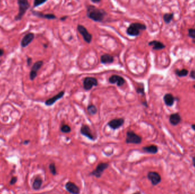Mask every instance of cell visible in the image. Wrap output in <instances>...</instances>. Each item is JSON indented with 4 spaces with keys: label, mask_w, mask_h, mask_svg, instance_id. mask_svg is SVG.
<instances>
[{
    "label": "cell",
    "mask_w": 195,
    "mask_h": 194,
    "mask_svg": "<svg viewBox=\"0 0 195 194\" xmlns=\"http://www.w3.org/2000/svg\"><path fill=\"white\" fill-rule=\"evenodd\" d=\"M163 100L166 106H174L176 99L172 94L167 93L164 96Z\"/></svg>",
    "instance_id": "cell-16"
},
{
    "label": "cell",
    "mask_w": 195,
    "mask_h": 194,
    "mask_svg": "<svg viewBox=\"0 0 195 194\" xmlns=\"http://www.w3.org/2000/svg\"><path fill=\"white\" fill-rule=\"evenodd\" d=\"M147 177L153 186H156L161 182V176L159 174L156 172L151 171L148 173Z\"/></svg>",
    "instance_id": "cell-9"
},
{
    "label": "cell",
    "mask_w": 195,
    "mask_h": 194,
    "mask_svg": "<svg viewBox=\"0 0 195 194\" xmlns=\"http://www.w3.org/2000/svg\"><path fill=\"white\" fill-rule=\"evenodd\" d=\"M33 14L37 17L42 18H45L47 19H57V17L53 14H43L42 13L33 11Z\"/></svg>",
    "instance_id": "cell-17"
},
{
    "label": "cell",
    "mask_w": 195,
    "mask_h": 194,
    "mask_svg": "<svg viewBox=\"0 0 195 194\" xmlns=\"http://www.w3.org/2000/svg\"><path fill=\"white\" fill-rule=\"evenodd\" d=\"M143 150L148 153L156 154L158 152V148L156 145H150L148 146H145L143 148Z\"/></svg>",
    "instance_id": "cell-21"
},
{
    "label": "cell",
    "mask_w": 195,
    "mask_h": 194,
    "mask_svg": "<svg viewBox=\"0 0 195 194\" xmlns=\"http://www.w3.org/2000/svg\"><path fill=\"white\" fill-rule=\"evenodd\" d=\"M37 76V72H34L33 71H30V79L31 80H34L36 77Z\"/></svg>",
    "instance_id": "cell-31"
},
{
    "label": "cell",
    "mask_w": 195,
    "mask_h": 194,
    "mask_svg": "<svg viewBox=\"0 0 195 194\" xmlns=\"http://www.w3.org/2000/svg\"><path fill=\"white\" fill-rule=\"evenodd\" d=\"M124 123V120L122 118L115 119L108 123V125L113 130H116L121 127Z\"/></svg>",
    "instance_id": "cell-10"
},
{
    "label": "cell",
    "mask_w": 195,
    "mask_h": 194,
    "mask_svg": "<svg viewBox=\"0 0 195 194\" xmlns=\"http://www.w3.org/2000/svg\"><path fill=\"white\" fill-rule=\"evenodd\" d=\"M136 92L139 93V94H141L142 95H145V92H144V87H139L137 89H136Z\"/></svg>",
    "instance_id": "cell-30"
},
{
    "label": "cell",
    "mask_w": 195,
    "mask_h": 194,
    "mask_svg": "<svg viewBox=\"0 0 195 194\" xmlns=\"http://www.w3.org/2000/svg\"><path fill=\"white\" fill-rule=\"evenodd\" d=\"M142 137L136 134L134 131H129L127 132V137L126 139V142L127 144H139L142 142Z\"/></svg>",
    "instance_id": "cell-4"
},
{
    "label": "cell",
    "mask_w": 195,
    "mask_h": 194,
    "mask_svg": "<svg viewBox=\"0 0 195 194\" xmlns=\"http://www.w3.org/2000/svg\"><path fill=\"white\" fill-rule=\"evenodd\" d=\"M181 118L179 113H175L171 114L170 117V123L176 126L181 122Z\"/></svg>",
    "instance_id": "cell-15"
},
{
    "label": "cell",
    "mask_w": 195,
    "mask_h": 194,
    "mask_svg": "<svg viewBox=\"0 0 195 194\" xmlns=\"http://www.w3.org/2000/svg\"><path fill=\"white\" fill-rule=\"evenodd\" d=\"M80 131H81V133L83 136L88 138L89 140H92V141L95 140V138L94 137L92 133H91V129L89 126H87L86 125H83L82 127H81Z\"/></svg>",
    "instance_id": "cell-11"
},
{
    "label": "cell",
    "mask_w": 195,
    "mask_h": 194,
    "mask_svg": "<svg viewBox=\"0 0 195 194\" xmlns=\"http://www.w3.org/2000/svg\"><path fill=\"white\" fill-rule=\"evenodd\" d=\"M147 26L144 24L138 22L132 23L128 27L127 34L131 37H137L140 35L141 30H145Z\"/></svg>",
    "instance_id": "cell-2"
},
{
    "label": "cell",
    "mask_w": 195,
    "mask_h": 194,
    "mask_svg": "<svg viewBox=\"0 0 195 194\" xmlns=\"http://www.w3.org/2000/svg\"><path fill=\"white\" fill-rule=\"evenodd\" d=\"M65 188L68 192L71 194H80V189L75 184L69 182L65 185Z\"/></svg>",
    "instance_id": "cell-12"
},
{
    "label": "cell",
    "mask_w": 195,
    "mask_h": 194,
    "mask_svg": "<svg viewBox=\"0 0 195 194\" xmlns=\"http://www.w3.org/2000/svg\"><path fill=\"white\" fill-rule=\"evenodd\" d=\"M64 95V91H61L59 92L58 94L51 97L50 99H47L45 101V105L47 106H51L53 105L55 102L58 101V100L61 99L63 97Z\"/></svg>",
    "instance_id": "cell-14"
},
{
    "label": "cell",
    "mask_w": 195,
    "mask_h": 194,
    "mask_svg": "<svg viewBox=\"0 0 195 194\" xmlns=\"http://www.w3.org/2000/svg\"><path fill=\"white\" fill-rule=\"evenodd\" d=\"M113 61L114 58L110 54H106L100 57V62L102 64H111L113 63Z\"/></svg>",
    "instance_id": "cell-19"
},
{
    "label": "cell",
    "mask_w": 195,
    "mask_h": 194,
    "mask_svg": "<svg viewBox=\"0 0 195 194\" xmlns=\"http://www.w3.org/2000/svg\"><path fill=\"white\" fill-rule=\"evenodd\" d=\"M42 178L41 177H39V176L36 177V178L34 180L33 183V185H32L33 188L34 190H38L42 186Z\"/></svg>",
    "instance_id": "cell-20"
},
{
    "label": "cell",
    "mask_w": 195,
    "mask_h": 194,
    "mask_svg": "<svg viewBox=\"0 0 195 194\" xmlns=\"http://www.w3.org/2000/svg\"><path fill=\"white\" fill-rule=\"evenodd\" d=\"M174 13H166L164 14L163 20L166 24H169L174 18Z\"/></svg>",
    "instance_id": "cell-23"
},
{
    "label": "cell",
    "mask_w": 195,
    "mask_h": 194,
    "mask_svg": "<svg viewBox=\"0 0 195 194\" xmlns=\"http://www.w3.org/2000/svg\"><path fill=\"white\" fill-rule=\"evenodd\" d=\"M43 64V61H42V60H39V61L36 62V63L34 64V65L33 66V67L32 68V70L31 71L37 73V71H39L40 70V68L42 66Z\"/></svg>",
    "instance_id": "cell-22"
},
{
    "label": "cell",
    "mask_w": 195,
    "mask_h": 194,
    "mask_svg": "<svg viewBox=\"0 0 195 194\" xmlns=\"http://www.w3.org/2000/svg\"><path fill=\"white\" fill-rule=\"evenodd\" d=\"M141 194L140 192H136V193H135V194Z\"/></svg>",
    "instance_id": "cell-42"
},
{
    "label": "cell",
    "mask_w": 195,
    "mask_h": 194,
    "mask_svg": "<svg viewBox=\"0 0 195 194\" xmlns=\"http://www.w3.org/2000/svg\"><path fill=\"white\" fill-rule=\"evenodd\" d=\"M32 63V58H28V59H27V63H28V66H30Z\"/></svg>",
    "instance_id": "cell-34"
},
{
    "label": "cell",
    "mask_w": 195,
    "mask_h": 194,
    "mask_svg": "<svg viewBox=\"0 0 195 194\" xmlns=\"http://www.w3.org/2000/svg\"><path fill=\"white\" fill-rule=\"evenodd\" d=\"M148 45L150 46H153V50H160L164 49L166 46L164 45L163 43L159 41H152L148 43Z\"/></svg>",
    "instance_id": "cell-18"
},
{
    "label": "cell",
    "mask_w": 195,
    "mask_h": 194,
    "mask_svg": "<svg viewBox=\"0 0 195 194\" xmlns=\"http://www.w3.org/2000/svg\"><path fill=\"white\" fill-rule=\"evenodd\" d=\"M77 30L78 32L83 36V38L86 42L90 43L92 41V35L90 34L87 28L84 26L81 25H78L77 26Z\"/></svg>",
    "instance_id": "cell-6"
},
{
    "label": "cell",
    "mask_w": 195,
    "mask_h": 194,
    "mask_svg": "<svg viewBox=\"0 0 195 194\" xmlns=\"http://www.w3.org/2000/svg\"><path fill=\"white\" fill-rule=\"evenodd\" d=\"M106 15L107 13L103 9H99L94 5H89L87 7V16L94 21L101 22Z\"/></svg>",
    "instance_id": "cell-1"
},
{
    "label": "cell",
    "mask_w": 195,
    "mask_h": 194,
    "mask_svg": "<svg viewBox=\"0 0 195 194\" xmlns=\"http://www.w3.org/2000/svg\"><path fill=\"white\" fill-rule=\"evenodd\" d=\"M192 128L195 131V124H193V125H192L191 126Z\"/></svg>",
    "instance_id": "cell-40"
},
{
    "label": "cell",
    "mask_w": 195,
    "mask_h": 194,
    "mask_svg": "<svg viewBox=\"0 0 195 194\" xmlns=\"http://www.w3.org/2000/svg\"><path fill=\"white\" fill-rule=\"evenodd\" d=\"M34 39V34L32 32H29L25 35L22 39L21 45L24 48L28 46L30 43H32Z\"/></svg>",
    "instance_id": "cell-13"
},
{
    "label": "cell",
    "mask_w": 195,
    "mask_h": 194,
    "mask_svg": "<svg viewBox=\"0 0 195 194\" xmlns=\"http://www.w3.org/2000/svg\"><path fill=\"white\" fill-rule=\"evenodd\" d=\"M18 4L19 5V11L18 14L15 17L16 21L21 20L26 11H28V9L30 6V5L27 0H19L18 1Z\"/></svg>",
    "instance_id": "cell-3"
},
{
    "label": "cell",
    "mask_w": 195,
    "mask_h": 194,
    "mask_svg": "<svg viewBox=\"0 0 195 194\" xmlns=\"http://www.w3.org/2000/svg\"><path fill=\"white\" fill-rule=\"evenodd\" d=\"M109 81L111 84H116L118 87L123 86L126 83L124 78L117 75H113L110 76Z\"/></svg>",
    "instance_id": "cell-8"
},
{
    "label": "cell",
    "mask_w": 195,
    "mask_h": 194,
    "mask_svg": "<svg viewBox=\"0 0 195 194\" xmlns=\"http://www.w3.org/2000/svg\"><path fill=\"white\" fill-rule=\"evenodd\" d=\"M193 87H194V88H195V85H193Z\"/></svg>",
    "instance_id": "cell-43"
},
{
    "label": "cell",
    "mask_w": 195,
    "mask_h": 194,
    "mask_svg": "<svg viewBox=\"0 0 195 194\" xmlns=\"http://www.w3.org/2000/svg\"><path fill=\"white\" fill-rule=\"evenodd\" d=\"M93 3H99L100 2V1H91Z\"/></svg>",
    "instance_id": "cell-39"
},
{
    "label": "cell",
    "mask_w": 195,
    "mask_h": 194,
    "mask_svg": "<svg viewBox=\"0 0 195 194\" xmlns=\"http://www.w3.org/2000/svg\"><path fill=\"white\" fill-rule=\"evenodd\" d=\"M68 18V16H64V17H62L60 18V20L61 21H64V20H66V19Z\"/></svg>",
    "instance_id": "cell-36"
},
{
    "label": "cell",
    "mask_w": 195,
    "mask_h": 194,
    "mask_svg": "<svg viewBox=\"0 0 195 194\" xmlns=\"http://www.w3.org/2000/svg\"><path fill=\"white\" fill-rule=\"evenodd\" d=\"M190 78L195 79V70L191 71V72H190Z\"/></svg>",
    "instance_id": "cell-33"
},
{
    "label": "cell",
    "mask_w": 195,
    "mask_h": 194,
    "mask_svg": "<svg viewBox=\"0 0 195 194\" xmlns=\"http://www.w3.org/2000/svg\"><path fill=\"white\" fill-rule=\"evenodd\" d=\"M71 127H70L68 125H63L60 127V131L64 133H68L71 131Z\"/></svg>",
    "instance_id": "cell-26"
},
{
    "label": "cell",
    "mask_w": 195,
    "mask_h": 194,
    "mask_svg": "<svg viewBox=\"0 0 195 194\" xmlns=\"http://www.w3.org/2000/svg\"><path fill=\"white\" fill-rule=\"evenodd\" d=\"M4 51L2 49H0V57L4 55Z\"/></svg>",
    "instance_id": "cell-35"
},
{
    "label": "cell",
    "mask_w": 195,
    "mask_h": 194,
    "mask_svg": "<svg viewBox=\"0 0 195 194\" xmlns=\"http://www.w3.org/2000/svg\"><path fill=\"white\" fill-rule=\"evenodd\" d=\"M87 111H88V112H89L90 114L94 115V114H95L96 113H97L98 110H97V108H96L95 106H94V105L91 104V105H89L87 106Z\"/></svg>",
    "instance_id": "cell-25"
},
{
    "label": "cell",
    "mask_w": 195,
    "mask_h": 194,
    "mask_svg": "<svg viewBox=\"0 0 195 194\" xmlns=\"http://www.w3.org/2000/svg\"><path fill=\"white\" fill-rule=\"evenodd\" d=\"M83 88L86 91H89L94 86L98 85V81L94 77H86L84 79L83 82Z\"/></svg>",
    "instance_id": "cell-7"
},
{
    "label": "cell",
    "mask_w": 195,
    "mask_h": 194,
    "mask_svg": "<svg viewBox=\"0 0 195 194\" xmlns=\"http://www.w3.org/2000/svg\"><path fill=\"white\" fill-rule=\"evenodd\" d=\"M49 169H50V172L53 175H57V169H56V167H55L54 163H50V165H49Z\"/></svg>",
    "instance_id": "cell-27"
},
{
    "label": "cell",
    "mask_w": 195,
    "mask_h": 194,
    "mask_svg": "<svg viewBox=\"0 0 195 194\" xmlns=\"http://www.w3.org/2000/svg\"><path fill=\"white\" fill-rule=\"evenodd\" d=\"M47 1H41V0H35L34 2V7H37L46 2Z\"/></svg>",
    "instance_id": "cell-29"
},
{
    "label": "cell",
    "mask_w": 195,
    "mask_h": 194,
    "mask_svg": "<svg viewBox=\"0 0 195 194\" xmlns=\"http://www.w3.org/2000/svg\"><path fill=\"white\" fill-rule=\"evenodd\" d=\"M17 182V178L16 176H13L11 178V182H10V184L11 185H13L15 183H16V182Z\"/></svg>",
    "instance_id": "cell-32"
},
{
    "label": "cell",
    "mask_w": 195,
    "mask_h": 194,
    "mask_svg": "<svg viewBox=\"0 0 195 194\" xmlns=\"http://www.w3.org/2000/svg\"><path fill=\"white\" fill-rule=\"evenodd\" d=\"M109 166V164L108 163H100L97 165L95 169L93 170L91 173L90 175L95 176L98 178H100L102 175V174L104 172V171L107 169Z\"/></svg>",
    "instance_id": "cell-5"
},
{
    "label": "cell",
    "mask_w": 195,
    "mask_h": 194,
    "mask_svg": "<svg viewBox=\"0 0 195 194\" xmlns=\"http://www.w3.org/2000/svg\"><path fill=\"white\" fill-rule=\"evenodd\" d=\"M175 73L179 77H185L187 76L189 74V71L186 69H182L181 70H176L175 71Z\"/></svg>",
    "instance_id": "cell-24"
},
{
    "label": "cell",
    "mask_w": 195,
    "mask_h": 194,
    "mask_svg": "<svg viewBox=\"0 0 195 194\" xmlns=\"http://www.w3.org/2000/svg\"><path fill=\"white\" fill-rule=\"evenodd\" d=\"M188 36L192 39H195V28H189L188 30Z\"/></svg>",
    "instance_id": "cell-28"
},
{
    "label": "cell",
    "mask_w": 195,
    "mask_h": 194,
    "mask_svg": "<svg viewBox=\"0 0 195 194\" xmlns=\"http://www.w3.org/2000/svg\"><path fill=\"white\" fill-rule=\"evenodd\" d=\"M192 161H193V166H195V156L193 158Z\"/></svg>",
    "instance_id": "cell-38"
},
{
    "label": "cell",
    "mask_w": 195,
    "mask_h": 194,
    "mask_svg": "<svg viewBox=\"0 0 195 194\" xmlns=\"http://www.w3.org/2000/svg\"><path fill=\"white\" fill-rule=\"evenodd\" d=\"M29 142H30L29 140H26V141L24 142V145H28Z\"/></svg>",
    "instance_id": "cell-37"
},
{
    "label": "cell",
    "mask_w": 195,
    "mask_h": 194,
    "mask_svg": "<svg viewBox=\"0 0 195 194\" xmlns=\"http://www.w3.org/2000/svg\"><path fill=\"white\" fill-rule=\"evenodd\" d=\"M44 47H47V45H44Z\"/></svg>",
    "instance_id": "cell-41"
}]
</instances>
